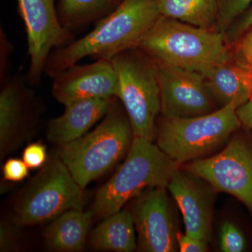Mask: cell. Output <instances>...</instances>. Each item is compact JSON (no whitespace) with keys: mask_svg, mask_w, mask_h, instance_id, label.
Listing matches in <instances>:
<instances>
[{"mask_svg":"<svg viewBox=\"0 0 252 252\" xmlns=\"http://www.w3.org/2000/svg\"><path fill=\"white\" fill-rule=\"evenodd\" d=\"M160 16L157 0H122L90 32L53 50L44 73L53 79L85 58L111 61L123 51L137 48Z\"/></svg>","mask_w":252,"mask_h":252,"instance_id":"1","label":"cell"},{"mask_svg":"<svg viewBox=\"0 0 252 252\" xmlns=\"http://www.w3.org/2000/svg\"><path fill=\"white\" fill-rule=\"evenodd\" d=\"M225 36L160 16L144 36L139 49L158 64L205 74L231 59Z\"/></svg>","mask_w":252,"mask_h":252,"instance_id":"2","label":"cell"},{"mask_svg":"<svg viewBox=\"0 0 252 252\" xmlns=\"http://www.w3.org/2000/svg\"><path fill=\"white\" fill-rule=\"evenodd\" d=\"M133 138L125 109L114 97L100 124L80 138L59 145L58 155L74 180L85 189L124 157Z\"/></svg>","mask_w":252,"mask_h":252,"instance_id":"3","label":"cell"},{"mask_svg":"<svg viewBox=\"0 0 252 252\" xmlns=\"http://www.w3.org/2000/svg\"><path fill=\"white\" fill-rule=\"evenodd\" d=\"M179 167L152 141L134 137L125 161L96 193L94 216L104 220L146 189L167 188Z\"/></svg>","mask_w":252,"mask_h":252,"instance_id":"4","label":"cell"},{"mask_svg":"<svg viewBox=\"0 0 252 252\" xmlns=\"http://www.w3.org/2000/svg\"><path fill=\"white\" fill-rule=\"evenodd\" d=\"M117 76V97L130 120L134 137L154 142L161 110L157 63L144 51L131 49L112 60Z\"/></svg>","mask_w":252,"mask_h":252,"instance_id":"5","label":"cell"},{"mask_svg":"<svg viewBox=\"0 0 252 252\" xmlns=\"http://www.w3.org/2000/svg\"><path fill=\"white\" fill-rule=\"evenodd\" d=\"M238 108L231 103L199 117H164L157 127V145L180 165L199 159L224 143L240 128Z\"/></svg>","mask_w":252,"mask_h":252,"instance_id":"6","label":"cell"},{"mask_svg":"<svg viewBox=\"0 0 252 252\" xmlns=\"http://www.w3.org/2000/svg\"><path fill=\"white\" fill-rule=\"evenodd\" d=\"M58 154L42 167L25 190L16 207L22 225L41 224L71 210H83L84 190Z\"/></svg>","mask_w":252,"mask_h":252,"instance_id":"7","label":"cell"},{"mask_svg":"<svg viewBox=\"0 0 252 252\" xmlns=\"http://www.w3.org/2000/svg\"><path fill=\"white\" fill-rule=\"evenodd\" d=\"M18 12L26 28L30 65L26 81L39 86L53 50L74 40V34L60 22L55 0H17Z\"/></svg>","mask_w":252,"mask_h":252,"instance_id":"8","label":"cell"},{"mask_svg":"<svg viewBox=\"0 0 252 252\" xmlns=\"http://www.w3.org/2000/svg\"><path fill=\"white\" fill-rule=\"evenodd\" d=\"M186 167L187 172L238 198L252 212V148L244 139L234 137L220 153L194 160Z\"/></svg>","mask_w":252,"mask_h":252,"instance_id":"9","label":"cell"},{"mask_svg":"<svg viewBox=\"0 0 252 252\" xmlns=\"http://www.w3.org/2000/svg\"><path fill=\"white\" fill-rule=\"evenodd\" d=\"M157 65L160 113L164 117H199L216 110V102L202 73L166 64Z\"/></svg>","mask_w":252,"mask_h":252,"instance_id":"10","label":"cell"},{"mask_svg":"<svg viewBox=\"0 0 252 252\" xmlns=\"http://www.w3.org/2000/svg\"><path fill=\"white\" fill-rule=\"evenodd\" d=\"M132 215L140 251L174 252L178 250V233L165 188L147 190L137 200Z\"/></svg>","mask_w":252,"mask_h":252,"instance_id":"11","label":"cell"},{"mask_svg":"<svg viewBox=\"0 0 252 252\" xmlns=\"http://www.w3.org/2000/svg\"><path fill=\"white\" fill-rule=\"evenodd\" d=\"M25 76L15 74L1 84L0 150L4 157L29 133L39 117V105Z\"/></svg>","mask_w":252,"mask_h":252,"instance_id":"12","label":"cell"},{"mask_svg":"<svg viewBox=\"0 0 252 252\" xmlns=\"http://www.w3.org/2000/svg\"><path fill=\"white\" fill-rule=\"evenodd\" d=\"M117 76L112 61L96 60L90 64H76L53 78L52 93L65 106L84 99L117 97Z\"/></svg>","mask_w":252,"mask_h":252,"instance_id":"13","label":"cell"},{"mask_svg":"<svg viewBox=\"0 0 252 252\" xmlns=\"http://www.w3.org/2000/svg\"><path fill=\"white\" fill-rule=\"evenodd\" d=\"M183 217L186 234L208 243L212 234L211 200L194 176L178 170L167 185Z\"/></svg>","mask_w":252,"mask_h":252,"instance_id":"14","label":"cell"},{"mask_svg":"<svg viewBox=\"0 0 252 252\" xmlns=\"http://www.w3.org/2000/svg\"><path fill=\"white\" fill-rule=\"evenodd\" d=\"M114 98L84 99L65 106L62 115L48 124V140L61 145L80 138L105 117Z\"/></svg>","mask_w":252,"mask_h":252,"instance_id":"15","label":"cell"},{"mask_svg":"<svg viewBox=\"0 0 252 252\" xmlns=\"http://www.w3.org/2000/svg\"><path fill=\"white\" fill-rule=\"evenodd\" d=\"M208 90L220 107H239L252 97V70L231 59L203 74Z\"/></svg>","mask_w":252,"mask_h":252,"instance_id":"16","label":"cell"},{"mask_svg":"<svg viewBox=\"0 0 252 252\" xmlns=\"http://www.w3.org/2000/svg\"><path fill=\"white\" fill-rule=\"evenodd\" d=\"M94 216L93 212L71 210L56 217L46 230V246L56 252L84 250Z\"/></svg>","mask_w":252,"mask_h":252,"instance_id":"17","label":"cell"},{"mask_svg":"<svg viewBox=\"0 0 252 252\" xmlns=\"http://www.w3.org/2000/svg\"><path fill=\"white\" fill-rule=\"evenodd\" d=\"M135 230L132 213L122 210L104 219L93 230L89 241L97 250L133 252L137 248Z\"/></svg>","mask_w":252,"mask_h":252,"instance_id":"18","label":"cell"},{"mask_svg":"<svg viewBox=\"0 0 252 252\" xmlns=\"http://www.w3.org/2000/svg\"><path fill=\"white\" fill-rule=\"evenodd\" d=\"M157 3L160 16L203 29L216 30L218 0H157Z\"/></svg>","mask_w":252,"mask_h":252,"instance_id":"19","label":"cell"},{"mask_svg":"<svg viewBox=\"0 0 252 252\" xmlns=\"http://www.w3.org/2000/svg\"><path fill=\"white\" fill-rule=\"evenodd\" d=\"M117 5L113 0H59L56 8L63 27L73 32L97 22Z\"/></svg>","mask_w":252,"mask_h":252,"instance_id":"20","label":"cell"},{"mask_svg":"<svg viewBox=\"0 0 252 252\" xmlns=\"http://www.w3.org/2000/svg\"><path fill=\"white\" fill-rule=\"evenodd\" d=\"M216 30L225 34L228 28L252 5V0H218Z\"/></svg>","mask_w":252,"mask_h":252,"instance_id":"21","label":"cell"},{"mask_svg":"<svg viewBox=\"0 0 252 252\" xmlns=\"http://www.w3.org/2000/svg\"><path fill=\"white\" fill-rule=\"evenodd\" d=\"M246 245L245 236L234 223L226 221L222 225L220 233V247L222 252H243Z\"/></svg>","mask_w":252,"mask_h":252,"instance_id":"22","label":"cell"},{"mask_svg":"<svg viewBox=\"0 0 252 252\" xmlns=\"http://www.w3.org/2000/svg\"><path fill=\"white\" fill-rule=\"evenodd\" d=\"M16 222L1 221L0 225V251L16 252L19 249V230Z\"/></svg>","mask_w":252,"mask_h":252,"instance_id":"23","label":"cell"},{"mask_svg":"<svg viewBox=\"0 0 252 252\" xmlns=\"http://www.w3.org/2000/svg\"><path fill=\"white\" fill-rule=\"evenodd\" d=\"M231 46L233 59L252 70V28Z\"/></svg>","mask_w":252,"mask_h":252,"instance_id":"24","label":"cell"},{"mask_svg":"<svg viewBox=\"0 0 252 252\" xmlns=\"http://www.w3.org/2000/svg\"><path fill=\"white\" fill-rule=\"evenodd\" d=\"M23 160L30 169H37L44 166L48 161V154L44 144L34 142L24 149Z\"/></svg>","mask_w":252,"mask_h":252,"instance_id":"25","label":"cell"},{"mask_svg":"<svg viewBox=\"0 0 252 252\" xmlns=\"http://www.w3.org/2000/svg\"><path fill=\"white\" fill-rule=\"evenodd\" d=\"M252 28V5L225 32V36L228 45L231 46L242 36Z\"/></svg>","mask_w":252,"mask_h":252,"instance_id":"26","label":"cell"},{"mask_svg":"<svg viewBox=\"0 0 252 252\" xmlns=\"http://www.w3.org/2000/svg\"><path fill=\"white\" fill-rule=\"evenodd\" d=\"M29 169L23 159L10 158L3 167L4 180L12 182H21L29 175Z\"/></svg>","mask_w":252,"mask_h":252,"instance_id":"27","label":"cell"},{"mask_svg":"<svg viewBox=\"0 0 252 252\" xmlns=\"http://www.w3.org/2000/svg\"><path fill=\"white\" fill-rule=\"evenodd\" d=\"M1 66H0V80L1 84H4L11 76H9V58L13 46L10 42L7 36L4 34L2 29L1 30Z\"/></svg>","mask_w":252,"mask_h":252,"instance_id":"28","label":"cell"},{"mask_svg":"<svg viewBox=\"0 0 252 252\" xmlns=\"http://www.w3.org/2000/svg\"><path fill=\"white\" fill-rule=\"evenodd\" d=\"M177 245L181 252H205L207 250V243L187 234L177 233Z\"/></svg>","mask_w":252,"mask_h":252,"instance_id":"29","label":"cell"},{"mask_svg":"<svg viewBox=\"0 0 252 252\" xmlns=\"http://www.w3.org/2000/svg\"><path fill=\"white\" fill-rule=\"evenodd\" d=\"M237 115L242 125L252 132V97L236 109Z\"/></svg>","mask_w":252,"mask_h":252,"instance_id":"30","label":"cell"},{"mask_svg":"<svg viewBox=\"0 0 252 252\" xmlns=\"http://www.w3.org/2000/svg\"><path fill=\"white\" fill-rule=\"evenodd\" d=\"M113 1H114V2L116 3V4H119V3L121 2V1H122V0H113Z\"/></svg>","mask_w":252,"mask_h":252,"instance_id":"31","label":"cell"}]
</instances>
